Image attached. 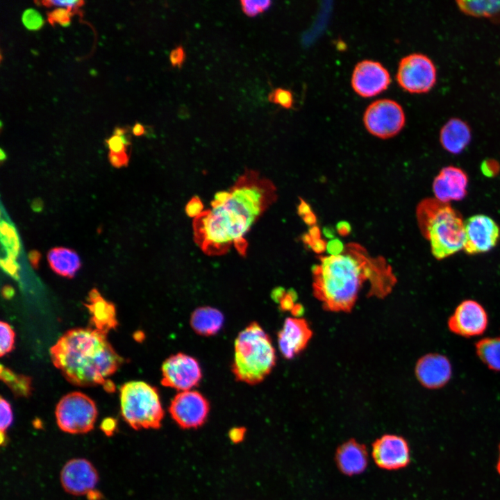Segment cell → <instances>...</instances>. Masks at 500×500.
Here are the masks:
<instances>
[{"label": "cell", "mask_w": 500, "mask_h": 500, "mask_svg": "<svg viewBox=\"0 0 500 500\" xmlns=\"http://www.w3.org/2000/svg\"><path fill=\"white\" fill-rule=\"evenodd\" d=\"M1 242L7 248L8 252H12L16 256L20 249V244L14 226L6 222H1Z\"/></svg>", "instance_id": "28"}, {"label": "cell", "mask_w": 500, "mask_h": 500, "mask_svg": "<svg viewBox=\"0 0 500 500\" xmlns=\"http://www.w3.org/2000/svg\"><path fill=\"white\" fill-rule=\"evenodd\" d=\"M6 158V153H4L3 150L1 149L0 150V160L1 162H3Z\"/></svg>", "instance_id": "49"}, {"label": "cell", "mask_w": 500, "mask_h": 500, "mask_svg": "<svg viewBox=\"0 0 500 500\" xmlns=\"http://www.w3.org/2000/svg\"><path fill=\"white\" fill-rule=\"evenodd\" d=\"M335 460L340 470L344 474H358L364 472L367 466V451L363 444L351 440L339 447Z\"/></svg>", "instance_id": "20"}, {"label": "cell", "mask_w": 500, "mask_h": 500, "mask_svg": "<svg viewBox=\"0 0 500 500\" xmlns=\"http://www.w3.org/2000/svg\"><path fill=\"white\" fill-rule=\"evenodd\" d=\"M22 20L26 28L31 31L40 29L44 24L42 15L35 9L28 8L23 12Z\"/></svg>", "instance_id": "33"}, {"label": "cell", "mask_w": 500, "mask_h": 500, "mask_svg": "<svg viewBox=\"0 0 500 500\" xmlns=\"http://www.w3.org/2000/svg\"><path fill=\"white\" fill-rule=\"evenodd\" d=\"M475 349L479 359L490 369L500 372V336L478 340Z\"/></svg>", "instance_id": "25"}, {"label": "cell", "mask_w": 500, "mask_h": 500, "mask_svg": "<svg viewBox=\"0 0 500 500\" xmlns=\"http://www.w3.org/2000/svg\"><path fill=\"white\" fill-rule=\"evenodd\" d=\"M276 360L268 334L256 322L241 331L234 343L232 371L237 380L250 385L262 382Z\"/></svg>", "instance_id": "5"}, {"label": "cell", "mask_w": 500, "mask_h": 500, "mask_svg": "<svg viewBox=\"0 0 500 500\" xmlns=\"http://www.w3.org/2000/svg\"><path fill=\"white\" fill-rule=\"evenodd\" d=\"M246 428L244 427H233L228 431L230 440L235 444L241 442L245 438Z\"/></svg>", "instance_id": "42"}, {"label": "cell", "mask_w": 500, "mask_h": 500, "mask_svg": "<svg viewBox=\"0 0 500 500\" xmlns=\"http://www.w3.org/2000/svg\"><path fill=\"white\" fill-rule=\"evenodd\" d=\"M126 133V130L122 128H116L114 130V135L117 136L124 135Z\"/></svg>", "instance_id": "48"}, {"label": "cell", "mask_w": 500, "mask_h": 500, "mask_svg": "<svg viewBox=\"0 0 500 500\" xmlns=\"http://www.w3.org/2000/svg\"><path fill=\"white\" fill-rule=\"evenodd\" d=\"M50 267L56 274L68 278H73L81 266L77 253L65 247H54L47 253Z\"/></svg>", "instance_id": "24"}, {"label": "cell", "mask_w": 500, "mask_h": 500, "mask_svg": "<svg viewBox=\"0 0 500 500\" xmlns=\"http://www.w3.org/2000/svg\"><path fill=\"white\" fill-rule=\"evenodd\" d=\"M91 315L90 322L97 330L108 333L117 326L116 310L114 304L102 297L96 288L88 294L85 304Z\"/></svg>", "instance_id": "21"}, {"label": "cell", "mask_w": 500, "mask_h": 500, "mask_svg": "<svg viewBox=\"0 0 500 500\" xmlns=\"http://www.w3.org/2000/svg\"><path fill=\"white\" fill-rule=\"evenodd\" d=\"M363 122L372 135L388 139L397 135L406 122L401 106L391 99H379L372 102L365 110Z\"/></svg>", "instance_id": "9"}, {"label": "cell", "mask_w": 500, "mask_h": 500, "mask_svg": "<svg viewBox=\"0 0 500 500\" xmlns=\"http://www.w3.org/2000/svg\"><path fill=\"white\" fill-rule=\"evenodd\" d=\"M268 99L270 102L278 104L286 109L291 108L294 102L292 93L288 90L280 88L270 92Z\"/></svg>", "instance_id": "31"}, {"label": "cell", "mask_w": 500, "mask_h": 500, "mask_svg": "<svg viewBox=\"0 0 500 500\" xmlns=\"http://www.w3.org/2000/svg\"><path fill=\"white\" fill-rule=\"evenodd\" d=\"M42 3L46 6L65 7L74 11L81 6L84 2L83 1H44Z\"/></svg>", "instance_id": "37"}, {"label": "cell", "mask_w": 500, "mask_h": 500, "mask_svg": "<svg viewBox=\"0 0 500 500\" xmlns=\"http://www.w3.org/2000/svg\"><path fill=\"white\" fill-rule=\"evenodd\" d=\"M396 77L405 91L412 94L426 93L436 83L437 69L428 56L411 53L401 59Z\"/></svg>", "instance_id": "8"}, {"label": "cell", "mask_w": 500, "mask_h": 500, "mask_svg": "<svg viewBox=\"0 0 500 500\" xmlns=\"http://www.w3.org/2000/svg\"><path fill=\"white\" fill-rule=\"evenodd\" d=\"M51 360L64 377L78 386L102 385L110 380L124 362L96 328H76L64 333L50 349Z\"/></svg>", "instance_id": "3"}, {"label": "cell", "mask_w": 500, "mask_h": 500, "mask_svg": "<svg viewBox=\"0 0 500 500\" xmlns=\"http://www.w3.org/2000/svg\"><path fill=\"white\" fill-rule=\"evenodd\" d=\"M372 457L381 468L394 470L410 462V449L406 440L397 435H384L372 445Z\"/></svg>", "instance_id": "16"}, {"label": "cell", "mask_w": 500, "mask_h": 500, "mask_svg": "<svg viewBox=\"0 0 500 500\" xmlns=\"http://www.w3.org/2000/svg\"><path fill=\"white\" fill-rule=\"evenodd\" d=\"M15 332L11 326L5 322L0 323V355L10 352L14 348Z\"/></svg>", "instance_id": "30"}, {"label": "cell", "mask_w": 500, "mask_h": 500, "mask_svg": "<svg viewBox=\"0 0 500 500\" xmlns=\"http://www.w3.org/2000/svg\"><path fill=\"white\" fill-rule=\"evenodd\" d=\"M55 414L60 430L71 434H83L93 429L97 408L88 396L73 392L62 397L56 406Z\"/></svg>", "instance_id": "7"}, {"label": "cell", "mask_w": 500, "mask_h": 500, "mask_svg": "<svg viewBox=\"0 0 500 500\" xmlns=\"http://www.w3.org/2000/svg\"><path fill=\"white\" fill-rule=\"evenodd\" d=\"M120 408L123 418L135 430L161 426L164 410L158 390L145 382L131 381L122 385Z\"/></svg>", "instance_id": "6"}, {"label": "cell", "mask_w": 500, "mask_h": 500, "mask_svg": "<svg viewBox=\"0 0 500 500\" xmlns=\"http://www.w3.org/2000/svg\"><path fill=\"white\" fill-rule=\"evenodd\" d=\"M472 140L469 125L464 120L453 117L441 128L440 142L442 147L452 154H459L469 145Z\"/></svg>", "instance_id": "22"}, {"label": "cell", "mask_w": 500, "mask_h": 500, "mask_svg": "<svg viewBox=\"0 0 500 500\" xmlns=\"http://www.w3.org/2000/svg\"><path fill=\"white\" fill-rule=\"evenodd\" d=\"M499 238V226L487 215H473L465 222L463 249L469 255L489 251L497 245Z\"/></svg>", "instance_id": "12"}, {"label": "cell", "mask_w": 500, "mask_h": 500, "mask_svg": "<svg viewBox=\"0 0 500 500\" xmlns=\"http://www.w3.org/2000/svg\"><path fill=\"white\" fill-rule=\"evenodd\" d=\"M0 443L3 446L7 443L6 431L12 423L13 415L10 404L3 397L0 399Z\"/></svg>", "instance_id": "29"}, {"label": "cell", "mask_w": 500, "mask_h": 500, "mask_svg": "<svg viewBox=\"0 0 500 500\" xmlns=\"http://www.w3.org/2000/svg\"><path fill=\"white\" fill-rule=\"evenodd\" d=\"M15 290L10 285H5L2 289V295L5 299H10L13 297Z\"/></svg>", "instance_id": "45"}, {"label": "cell", "mask_w": 500, "mask_h": 500, "mask_svg": "<svg viewBox=\"0 0 500 500\" xmlns=\"http://www.w3.org/2000/svg\"><path fill=\"white\" fill-rule=\"evenodd\" d=\"M161 383L179 392L190 390L200 382L202 373L198 361L183 353L167 358L162 363Z\"/></svg>", "instance_id": "11"}, {"label": "cell", "mask_w": 500, "mask_h": 500, "mask_svg": "<svg viewBox=\"0 0 500 500\" xmlns=\"http://www.w3.org/2000/svg\"><path fill=\"white\" fill-rule=\"evenodd\" d=\"M224 321V317L221 311L212 307L202 306L193 311L190 322L196 333L210 336L219 331Z\"/></svg>", "instance_id": "23"}, {"label": "cell", "mask_w": 500, "mask_h": 500, "mask_svg": "<svg viewBox=\"0 0 500 500\" xmlns=\"http://www.w3.org/2000/svg\"><path fill=\"white\" fill-rule=\"evenodd\" d=\"M86 495L88 500H101L103 499V494L95 489L89 492Z\"/></svg>", "instance_id": "46"}, {"label": "cell", "mask_w": 500, "mask_h": 500, "mask_svg": "<svg viewBox=\"0 0 500 500\" xmlns=\"http://www.w3.org/2000/svg\"><path fill=\"white\" fill-rule=\"evenodd\" d=\"M272 2L270 1L242 0L240 4L243 12L249 17H254L260 12L267 10Z\"/></svg>", "instance_id": "32"}, {"label": "cell", "mask_w": 500, "mask_h": 500, "mask_svg": "<svg viewBox=\"0 0 500 500\" xmlns=\"http://www.w3.org/2000/svg\"><path fill=\"white\" fill-rule=\"evenodd\" d=\"M497 471L500 474V445H499V458L497 465Z\"/></svg>", "instance_id": "50"}, {"label": "cell", "mask_w": 500, "mask_h": 500, "mask_svg": "<svg viewBox=\"0 0 500 500\" xmlns=\"http://www.w3.org/2000/svg\"><path fill=\"white\" fill-rule=\"evenodd\" d=\"M312 331L303 318L285 319L282 329L278 333V344L281 354L292 359L299 354L311 339Z\"/></svg>", "instance_id": "17"}, {"label": "cell", "mask_w": 500, "mask_h": 500, "mask_svg": "<svg viewBox=\"0 0 500 500\" xmlns=\"http://www.w3.org/2000/svg\"><path fill=\"white\" fill-rule=\"evenodd\" d=\"M133 133L136 136H140L144 133V127L140 123H136L133 128Z\"/></svg>", "instance_id": "47"}, {"label": "cell", "mask_w": 500, "mask_h": 500, "mask_svg": "<svg viewBox=\"0 0 500 500\" xmlns=\"http://www.w3.org/2000/svg\"><path fill=\"white\" fill-rule=\"evenodd\" d=\"M108 158L110 164L117 168L126 167L128 163V156L126 151L122 153H113L110 151Z\"/></svg>", "instance_id": "39"}, {"label": "cell", "mask_w": 500, "mask_h": 500, "mask_svg": "<svg viewBox=\"0 0 500 500\" xmlns=\"http://www.w3.org/2000/svg\"><path fill=\"white\" fill-rule=\"evenodd\" d=\"M1 379L9 387L16 397H28L31 394V378L27 376L14 373L1 365Z\"/></svg>", "instance_id": "27"}, {"label": "cell", "mask_w": 500, "mask_h": 500, "mask_svg": "<svg viewBox=\"0 0 500 500\" xmlns=\"http://www.w3.org/2000/svg\"><path fill=\"white\" fill-rule=\"evenodd\" d=\"M0 263L1 268L4 270V272L8 273L14 278L18 279L19 265L15 261V259L7 257L6 258H2Z\"/></svg>", "instance_id": "36"}, {"label": "cell", "mask_w": 500, "mask_h": 500, "mask_svg": "<svg viewBox=\"0 0 500 500\" xmlns=\"http://www.w3.org/2000/svg\"><path fill=\"white\" fill-rule=\"evenodd\" d=\"M28 257L31 266L33 268L37 269L39 267V264L42 258L40 252L35 249L31 250V251H29Z\"/></svg>", "instance_id": "43"}, {"label": "cell", "mask_w": 500, "mask_h": 500, "mask_svg": "<svg viewBox=\"0 0 500 500\" xmlns=\"http://www.w3.org/2000/svg\"><path fill=\"white\" fill-rule=\"evenodd\" d=\"M72 10L64 8H58L48 13V20L51 24L58 23L62 26H68Z\"/></svg>", "instance_id": "34"}, {"label": "cell", "mask_w": 500, "mask_h": 500, "mask_svg": "<svg viewBox=\"0 0 500 500\" xmlns=\"http://www.w3.org/2000/svg\"><path fill=\"white\" fill-rule=\"evenodd\" d=\"M44 207L43 201L40 198L35 199L31 203V208L35 212H40Z\"/></svg>", "instance_id": "44"}, {"label": "cell", "mask_w": 500, "mask_h": 500, "mask_svg": "<svg viewBox=\"0 0 500 500\" xmlns=\"http://www.w3.org/2000/svg\"><path fill=\"white\" fill-rule=\"evenodd\" d=\"M468 178L460 168L448 166L442 168L435 178L433 184L436 199L447 203L459 201L467 194Z\"/></svg>", "instance_id": "19"}, {"label": "cell", "mask_w": 500, "mask_h": 500, "mask_svg": "<svg viewBox=\"0 0 500 500\" xmlns=\"http://www.w3.org/2000/svg\"><path fill=\"white\" fill-rule=\"evenodd\" d=\"M185 59V52L181 46L172 49L169 54V60L173 67L181 68Z\"/></svg>", "instance_id": "38"}, {"label": "cell", "mask_w": 500, "mask_h": 500, "mask_svg": "<svg viewBox=\"0 0 500 500\" xmlns=\"http://www.w3.org/2000/svg\"><path fill=\"white\" fill-rule=\"evenodd\" d=\"M449 330L458 335L471 338L483 334L488 324V314L478 302L462 301L448 319Z\"/></svg>", "instance_id": "13"}, {"label": "cell", "mask_w": 500, "mask_h": 500, "mask_svg": "<svg viewBox=\"0 0 500 500\" xmlns=\"http://www.w3.org/2000/svg\"><path fill=\"white\" fill-rule=\"evenodd\" d=\"M416 217L419 228L429 241L435 258L444 259L463 249L465 222L447 203L424 199L417 207Z\"/></svg>", "instance_id": "4"}, {"label": "cell", "mask_w": 500, "mask_h": 500, "mask_svg": "<svg viewBox=\"0 0 500 500\" xmlns=\"http://www.w3.org/2000/svg\"><path fill=\"white\" fill-rule=\"evenodd\" d=\"M312 277L314 296L331 312H350L365 284L369 297L383 299L397 283L388 260L372 256L357 242L347 243L339 252L319 256Z\"/></svg>", "instance_id": "2"}, {"label": "cell", "mask_w": 500, "mask_h": 500, "mask_svg": "<svg viewBox=\"0 0 500 500\" xmlns=\"http://www.w3.org/2000/svg\"><path fill=\"white\" fill-rule=\"evenodd\" d=\"M117 426V422L115 418L107 417L102 421L100 428L106 435L110 437L112 436L116 431Z\"/></svg>", "instance_id": "41"}, {"label": "cell", "mask_w": 500, "mask_h": 500, "mask_svg": "<svg viewBox=\"0 0 500 500\" xmlns=\"http://www.w3.org/2000/svg\"><path fill=\"white\" fill-rule=\"evenodd\" d=\"M210 405L206 397L195 390L179 392L169 407V414L179 427L197 428L206 421Z\"/></svg>", "instance_id": "10"}, {"label": "cell", "mask_w": 500, "mask_h": 500, "mask_svg": "<svg viewBox=\"0 0 500 500\" xmlns=\"http://www.w3.org/2000/svg\"><path fill=\"white\" fill-rule=\"evenodd\" d=\"M391 82L387 69L379 62L365 60L356 64L351 76L353 90L362 97H374L385 91Z\"/></svg>", "instance_id": "14"}, {"label": "cell", "mask_w": 500, "mask_h": 500, "mask_svg": "<svg viewBox=\"0 0 500 500\" xmlns=\"http://www.w3.org/2000/svg\"><path fill=\"white\" fill-rule=\"evenodd\" d=\"M99 474L91 462L85 458H73L67 462L60 472L63 489L75 496L87 494L94 490Z\"/></svg>", "instance_id": "15"}, {"label": "cell", "mask_w": 500, "mask_h": 500, "mask_svg": "<svg viewBox=\"0 0 500 500\" xmlns=\"http://www.w3.org/2000/svg\"><path fill=\"white\" fill-rule=\"evenodd\" d=\"M106 143L110 149V151L113 153H122L126 151V146L122 140L120 136L113 135L111 138L106 140Z\"/></svg>", "instance_id": "40"}, {"label": "cell", "mask_w": 500, "mask_h": 500, "mask_svg": "<svg viewBox=\"0 0 500 500\" xmlns=\"http://www.w3.org/2000/svg\"><path fill=\"white\" fill-rule=\"evenodd\" d=\"M229 191L226 201L194 219V242L209 256L224 254L232 246L245 256V235L277 199L274 184L251 169H246Z\"/></svg>", "instance_id": "1"}, {"label": "cell", "mask_w": 500, "mask_h": 500, "mask_svg": "<svg viewBox=\"0 0 500 500\" xmlns=\"http://www.w3.org/2000/svg\"><path fill=\"white\" fill-rule=\"evenodd\" d=\"M460 10L474 17H494L500 15V1H458Z\"/></svg>", "instance_id": "26"}, {"label": "cell", "mask_w": 500, "mask_h": 500, "mask_svg": "<svg viewBox=\"0 0 500 500\" xmlns=\"http://www.w3.org/2000/svg\"><path fill=\"white\" fill-rule=\"evenodd\" d=\"M185 210L188 217L196 218L203 212V204L198 196H194L186 204Z\"/></svg>", "instance_id": "35"}, {"label": "cell", "mask_w": 500, "mask_h": 500, "mask_svg": "<svg viewBox=\"0 0 500 500\" xmlns=\"http://www.w3.org/2000/svg\"><path fill=\"white\" fill-rule=\"evenodd\" d=\"M415 374L419 382L428 389H438L444 386L452 374L451 364L444 355L428 353L421 357L415 366Z\"/></svg>", "instance_id": "18"}]
</instances>
